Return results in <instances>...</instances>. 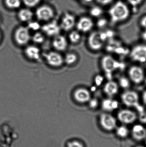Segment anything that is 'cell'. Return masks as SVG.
Masks as SVG:
<instances>
[{
    "label": "cell",
    "instance_id": "6da1fadb",
    "mask_svg": "<svg viewBox=\"0 0 146 147\" xmlns=\"http://www.w3.org/2000/svg\"><path fill=\"white\" fill-rule=\"evenodd\" d=\"M109 13L111 21L117 23L123 21L128 18L129 10L124 3L118 1L111 8Z\"/></svg>",
    "mask_w": 146,
    "mask_h": 147
},
{
    "label": "cell",
    "instance_id": "7a4b0ae2",
    "mask_svg": "<svg viewBox=\"0 0 146 147\" xmlns=\"http://www.w3.org/2000/svg\"><path fill=\"white\" fill-rule=\"evenodd\" d=\"M109 32L98 31L92 32L87 39V44L89 48L95 51L101 50L109 37Z\"/></svg>",
    "mask_w": 146,
    "mask_h": 147
},
{
    "label": "cell",
    "instance_id": "3957f363",
    "mask_svg": "<svg viewBox=\"0 0 146 147\" xmlns=\"http://www.w3.org/2000/svg\"><path fill=\"white\" fill-rule=\"evenodd\" d=\"M101 68L108 77H110L112 74L122 67L121 62L109 55H105L100 61Z\"/></svg>",
    "mask_w": 146,
    "mask_h": 147
},
{
    "label": "cell",
    "instance_id": "277c9868",
    "mask_svg": "<svg viewBox=\"0 0 146 147\" xmlns=\"http://www.w3.org/2000/svg\"><path fill=\"white\" fill-rule=\"evenodd\" d=\"M131 59L139 63H146V45L139 44L135 46L130 52Z\"/></svg>",
    "mask_w": 146,
    "mask_h": 147
},
{
    "label": "cell",
    "instance_id": "5b68a950",
    "mask_svg": "<svg viewBox=\"0 0 146 147\" xmlns=\"http://www.w3.org/2000/svg\"><path fill=\"white\" fill-rule=\"evenodd\" d=\"M123 104L129 107H138L139 105V97L136 92L127 90L121 96Z\"/></svg>",
    "mask_w": 146,
    "mask_h": 147
},
{
    "label": "cell",
    "instance_id": "8992f818",
    "mask_svg": "<svg viewBox=\"0 0 146 147\" xmlns=\"http://www.w3.org/2000/svg\"><path fill=\"white\" fill-rule=\"evenodd\" d=\"M14 38L16 43L19 45H27L31 39L30 31L28 28L20 26L15 32Z\"/></svg>",
    "mask_w": 146,
    "mask_h": 147
},
{
    "label": "cell",
    "instance_id": "52a82bcc",
    "mask_svg": "<svg viewBox=\"0 0 146 147\" xmlns=\"http://www.w3.org/2000/svg\"><path fill=\"white\" fill-rule=\"evenodd\" d=\"M128 76L130 81L136 84H141L145 78L144 69L138 65H133L129 68Z\"/></svg>",
    "mask_w": 146,
    "mask_h": 147
},
{
    "label": "cell",
    "instance_id": "ba28073f",
    "mask_svg": "<svg viewBox=\"0 0 146 147\" xmlns=\"http://www.w3.org/2000/svg\"><path fill=\"white\" fill-rule=\"evenodd\" d=\"M99 123L102 127L106 131H112L116 128V119L109 113L101 114L99 117Z\"/></svg>",
    "mask_w": 146,
    "mask_h": 147
},
{
    "label": "cell",
    "instance_id": "9c48e42d",
    "mask_svg": "<svg viewBox=\"0 0 146 147\" xmlns=\"http://www.w3.org/2000/svg\"><path fill=\"white\" fill-rule=\"evenodd\" d=\"M35 14L39 20L49 21L53 18L55 13L51 7L47 5H43L37 8Z\"/></svg>",
    "mask_w": 146,
    "mask_h": 147
},
{
    "label": "cell",
    "instance_id": "30bf717a",
    "mask_svg": "<svg viewBox=\"0 0 146 147\" xmlns=\"http://www.w3.org/2000/svg\"><path fill=\"white\" fill-rule=\"evenodd\" d=\"M117 117L119 121L125 124L133 123L137 118V115L135 112L128 109L120 110L117 113Z\"/></svg>",
    "mask_w": 146,
    "mask_h": 147
},
{
    "label": "cell",
    "instance_id": "8fae6325",
    "mask_svg": "<svg viewBox=\"0 0 146 147\" xmlns=\"http://www.w3.org/2000/svg\"><path fill=\"white\" fill-rule=\"evenodd\" d=\"M46 63L54 67H58L62 65L64 63V58L59 53L51 51L45 54Z\"/></svg>",
    "mask_w": 146,
    "mask_h": 147
},
{
    "label": "cell",
    "instance_id": "7c38bea8",
    "mask_svg": "<svg viewBox=\"0 0 146 147\" xmlns=\"http://www.w3.org/2000/svg\"><path fill=\"white\" fill-rule=\"evenodd\" d=\"M41 28L47 36L54 37L59 35L61 29L60 25L55 20L45 24Z\"/></svg>",
    "mask_w": 146,
    "mask_h": 147
},
{
    "label": "cell",
    "instance_id": "4fadbf2b",
    "mask_svg": "<svg viewBox=\"0 0 146 147\" xmlns=\"http://www.w3.org/2000/svg\"><path fill=\"white\" fill-rule=\"evenodd\" d=\"M73 97L75 100L81 104L86 103L91 98V94L87 89L79 88L75 91Z\"/></svg>",
    "mask_w": 146,
    "mask_h": 147
},
{
    "label": "cell",
    "instance_id": "5bb4252c",
    "mask_svg": "<svg viewBox=\"0 0 146 147\" xmlns=\"http://www.w3.org/2000/svg\"><path fill=\"white\" fill-rule=\"evenodd\" d=\"M75 18L74 16L69 13L64 14L61 21L60 26L61 29L65 31L72 30L75 26Z\"/></svg>",
    "mask_w": 146,
    "mask_h": 147
},
{
    "label": "cell",
    "instance_id": "9a60e30c",
    "mask_svg": "<svg viewBox=\"0 0 146 147\" xmlns=\"http://www.w3.org/2000/svg\"><path fill=\"white\" fill-rule=\"evenodd\" d=\"M93 26V22L91 18L82 17L78 20L76 27L78 31L82 32H87L91 30Z\"/></svg>",
    "mask_w": 146,
    "mask_h": 147
},
{
    "label": "cell",
    "instance_id": "2e32d148",
    "mask_svg": "<svg viewBox=\"0 0 146 147\" xmlns=\"http://www.w3.org/2000/svg\"><path fill=\"white\" fill-rule=\"evenodd\" d=\"M119 90V85L113 80H109L104 86V92L109 97L111 98L116 96Z\"/></svg>",
    "mask_w": 146,
    "mask_h": 147
},
{
    "label": "cell",
    "instance_id": "e0dca14e",
    "mask_svg": "<svg viewBox=\"0 0 146 147\" xmlns=\"http://www.w3.org/2000/svg\"><path fill=\"white\" fill-rule=\"evenodd\" d=\"M52 45L53 47L57 51H63L67 47V40L64 36L59 34L54 38Z\"/></svg>",
    "mask_w": 146,
    "mask_h": 147
},
{
    "label": "cell",
    "instance_id": "ac0fdd59",
    "mask_svg": "<svg viewBox=\"0 0 146 147\" xmlns=\"http://www.w3.org/2000/svg\"><path fill=\"white\" fill-rule=\"evenodd\" d=\"M132 136L137 141H141L146 138V129L141 124H136L133 127Z\"/></svg>",
    "mask_w": 146,
    "mask_h": 147
},
{
    "label": "cell",
    "instance_id": "d6986e66",
    "mask_svg": "<svg viewBox=\"0 0 146 147\" xmlns=\"http://www.w3.org/2000/svg\"><path fill=\"white\" fill-rule=\"evenodd\" d=\"M119 106V102L111 98L103 99L101 103L102 109L105 111H114L118 109Z\"/></svg>",
    "mask_w": 146,
    "mask_h": 147
},
{
    "label": "cell",
    "instance_id": "ffe728a7",
    "mask_svg": "<svg viewBox=\"0 0 146 147\" xmlns=\"http://www.w3.org/2000/svg\"><path fill=\"white\" fill-rule=\"evenodd\" d=\"M26 56L31 60H39L40 57V51L39 48L34 45L27 46L25 50Z\"/></svg>",
    "mask_w": 146,
    "mask_h": 147
},
{
    "label": "cell",
    "instance_id": "44dd1931",
    "mask_svg": "<svg viewBox=\"0 0 146 147\" xmlns=\"http://www.w3.org/2000/svg\"><path fill=\"white\" fill-rule=\"evenodd\" d=\"M18 19L22 22H29L31 21L33 16V13L31 10L28 8L21 9L17 14Z\"/></svg>",
    "mask_w": 146,
    "mask_h": 147
},
{
    "label": "cell",
    "instance_id": "7402d4cb",
    "mask_svg": "<svg viewBox=\"0 0 146 147\" xmlns=\"http://www.w3.org/2000/svg\"><path fill=\"white\" fill-rule=\"evenodd\" d=\"M4 3L7 7L10 9H17L21 5V0H4Z\"/></svg>",
    "mask_w": 146,
    "mask_h": 147
},
{
    "label": "cell",
    "instance_id": "603a6c76",
    "mask_svg": "<svg viewBox=\"0 0 146 147\" xmlns=\"http://www.w3.org/2000/svg\"><path fill=\"white\" fill-rule=\"evenodd\" d=\"M129 134V131L127 127L125 126H121L116 129V134L118 137L121 138H125L127 137Z\"/></svg>",
    "mask_w": 146,
    "mask_h": 147
},
{
    "label": "cell",
    "instance_id": "cb8c5ba5",
    "mask_svg": "<svg viewBox=\"0 0 146 147\" xmlns=\"http://www.w3.org/2000/svg\"><path fill=\"white\" fill-rule=\"evenodd\" d=\"M78 60L77 55L73 53L66 54L64 58V62L68 65H72L76 63Z\"/></svg>",
    "mask_w": 146,
    "mask_h": 147
},
{
    "label": "cell",
    "instance_id": "d4e9b609",
    "mask_svg": "<svg viewBox=\"0 0 146 147\" xmlns=\"http://www.w3.org/2000/svg\"><path fill=\"white\" fill-rule=\"evenodd\" d=\"M118 84L119 87H121L125 90H127L130 87V80L128 78L122 76L119 78Z\"/></svg>",
    "mask_w": 146,
    "mask_h": 147
},
{
    "label": "cell",
    "instance_id": "484cf974",
    "mask_svg": "<svg viewBox=\"0 0 146 147\" xmlns=\"http://www.w3.org/2000/svg\"><path fill=\"white\" fill-rule=\"evenodd\" d=\"M69 39L72 43L76 44L80 40L81 36L78 31H72L69 34Z\"/></svg>",
    "mask_w": 146,
    "mask_h": 147
},
{
    "label": "cell",
    "instance_id": "4316f807",
    "mask_svg": "<svg viewBox=\"0 0 146 147\" xmlns=\"http://www.w3.org/2000/svg\"><path fill=\"white\" fill-rule=\"evenodd\" d=\"M32 39L34 43L36 44H40L44 42L45 37L43 34L37 32L33 35Z\"/></svg>",
    "mask_w": 146,
    "mask_h": 147
},
{
    "label": "cell",
    "instance_id": "83f0119b",
    "mask_svg": "<svg viewBox=\"0 0 146 147\" xmlns=\"http://www.w3.org/2000/svg\"><path fill=\"white\" fill-rule=\"evenodd\" d=\"M41 0H22L23 3L27 7H34L38 5Z\"/></svg>",
    "mask_w": 146,
    "mask_h": 147
},
{
    "label": "cell",
    "instance_id": "f1b7e54d",
    "mask_svg": "<svg viewBox=\"0 0 146 147\" xmlns=\"http://www.w3.org/2000/svg\"><path fill=\"white\" fill-rule=\"evenodd\" d=\"M27 27L29 30L31 29L35 31H38L41 28L38 22L33 21H31L28 22Z\"/></svg>",
    "mask_w": 146,
    "mask_h": 147
},
{
    "label": "cell",
    "instance_id": "f546056e",
    "mask_svg": "<svg viewBox=\"0 0 146 147\" xmlns=\"http://www.w3.org/2000/svg\"><path fill=\"white\" fill-rule=\"evenodd\" d=\"M102 9L97 7H95L91 9L90 13L92 16L94 17H99L102 14Z\"/></svg>",
    "mask_w": 146,
    "mask_h": 147
},
{
    "label": "cell",
    "instance_id": "4dcf8cb0",
    "mask_svg": "<svg viewBox=\"0 0 146 147\" xmlns=\"http://www.w3.org/2000/svg\"><path fill=\"white\" fill-rule=\"evenodd\" d=\"M89 107L91 109H95L98 107L99 105V100L96 98H92L88 102Z\"/></svg>",
    "mask_w": 146,
    "mask_h": 147
},
{
    "label": "cell",
    "instance_id": "1f68e13d",
    "mask_svg": "<svg viewBox=\"0 0 146 147\" xmlns=\"http://www.w3.org/2000/svg\"><path fill=\"white\" fill-rule=\"evenodd\" d=\"M104 78L103 76L100 74L96 75L94 78V83L97 86H99L103 83Z\"/></svg>",
    "mask_w": 146,
    "mask_h": 147
},
{
    "label": "cell",
    "instance_id": "d6a6232c",
    "mask_svg": "<svg viewBox=\"0 0 146 147\" xmlns=\"http://www.w3.org/2000/svg\"><path fill=\"white\" fill-rule=\"evenodd\" d=\"M67 147H84L83 144L77 141L70 142L67 144Z\"/></svg>",
    "mask_w": 146,
    "mask_h": 147
},
{
    "label": "cell",
    "instance_id": "836d02e7",
    "mask_svg": "<svg viewBox=\"0 0 146 147\" xmlns=\"http://www.w3.org/2000/svg\"><path fill=\"white\" fill-rule=\"evenodd\" d=\"M127 1L132 6H136L140 4L142 0H127Z\"/></svg>",
    "mask_w": 146,
    "mask_h": 147
},
{
    "label": "cell",
    "instance_id": "e575fe53",
    "mask_svg": "<svg viewBox=\"0 0 146 147\" xmlns=\"http://www.w3.org/2000/svg\"><path fill=\"white\" fill-rule=\"evenodd\" d=\"M106 24H107V21L105 19H101L98 22L97 26L99 27H103L105 26Z\"/></svg>",
    "mask_w": 146,
    "mask_h": 147
},
{
    "label": "cell",
    "instance_id": "d590c367",
    "mask_svg": "<svg viewBox=\"0 0 146 147\" xmlns=\"http://www.w3.org/2000/svg\"><path fill=\"white\" fill-rule=\"evenodd\" d=\"M97 1L102 5H107L111 2L113 0H96Z\"/></svg>",
    "mask_w": 146,
    "mask_h": 147
},
{
    "label": "cell",
    "instance_id": "8d00e7d4",
    "mask_svg": "<svg viewBox=\"0 0 146 147\" xmlns=\"http://www.w3.org/2000/svg\"><path fill=\"white\" fill-rule=\"evenodd\" d=\"M140 24L143 28L146 29V16H144L142 18L141 20Z\"/></svg>",
    "mask_w": 146,
    "mask_h": 147
},
{
    "label": "cell",
    "instance_id": "74e56055",
    "mask_svg": "<svg viewBox=\"0 0 146 147\" xmlns=\"http://www.w3.org/2000/svg\"><path fill=\"white\" fill-rule=\"evenodd\" d=\"M141 36L142 39L146 42V29H145V31L142 33Z\"/></svg>",
    "mask_w": 146,
    "mask_h": 147
},
{
    "label": "cell",
    "instance_id": "f35d334b",
    "mask_svg": "<svg viewBox=\"0 0 146 147\" xmlns=\"http://www.w3.org/2000/svg\"><path fill=\"white\" fill-rule=\"evenodd\" d=\"M142 99H143L144 103L146 105V90L143 92V95H142Z\"/></svg>",
    "mask_w": 146,
    "mask_h": 147
},
{
    "label": "cell",
    "instance_id": "ab89813d",
    "mask_svg": "<svg viewBox=\"0 0 146 147\" xmlns=\"http://www.w3.org/2000/svg\"><path fill=\"white\" fill-rule=\"evenodd\" d=\"M85 1L87 2H91L93 0H85Z\"/></svg>",
    "mask_w": 146,
    "mask_h": 147
},
{
    "label": "cell",
    "instance_id": "60d3db41",
    "mask_svg": "<svg viewBox=\"0 0 146 147\" xmlns=\"http://www.w3.org/2000/svg\"><path fill=\"white\" fill-rule=\"evenodd\" d=\"M144 81L145 82V83L146 85V78H145V80H144Z\"/></svg>",
    "mask_w": 146,
    "mask_h": 147
},
{
    "label": "cell",
    "instance_id": "b9f144b4",
    "mask_svg": "<svg viewBox=\"0 0 146 147\" xmlns=\"http://www.w3.org/2000/svg\"><path fill=\"white\" fill-rule=\"evenodd\" d=\"M1 32H0V40H1Z\"/></svg>",
    "mask_w": 146,
    "mask_h": 147
},
{
    "label": "cell",
    "instance_id": "7bdbcfd3",
    "mask_svg": "<svg viewBox=\"0 0 146 147\" xmlns=\"http://www.w3.org/2000/svg\"><path fill=\"white\" fill-rule=\"evenodd\" d=\"M135 147H145L142 146H138Z\"/></svg>",
    "mask_w": 146,
    "mask_h": 147
},
{
    "label": "cell",
    "instance_id": "ee69618b",
    "mask_svg": "<svg viewBox=\"0 0 146 147\" xmlns=\"http://www.w3.org/2000/svg\"><path fill=\"white\" fill-rule=\"evenodd\" d=\"M0 22H1V18H0Z\"/></svg>",
    "mask_w": 146,
    "mask_h": 147
},
{
    "label": "cell",
    "instance_id": "f6af8a7d",
    "mask_svg": "<svg viewBox=\"0 0 146 147\" xmlns=\"http://www.w3.org/2000/svg\"><path fill=\"white\" fill-rule=\"evenodd\" d=\"M45 1H48V0H45Z\"/></svg>",
    "mask_w": 146,
    "mask_h": 147
}]
</instances>
